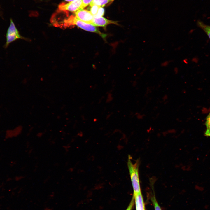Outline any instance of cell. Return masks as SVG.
Here are the masks:
<instances>
[{
	"label": "cell",
	"instance_id": "6da1fadb",
	"mask_svg": "<svg viewBox=\"0 0 210 210\" xmlns=\"http://www.w3.org/2000/svg\"><path fill=\"white\" fill-rule=\"evenodd\" d=\"M131 160V156L129 155L127 164L133 189V196H135L141 192L139 174V161L137 160L133 163Z\"/></svg>",
	"mask_w": 210,
	"mask_h": 210
},
{
	"label": "cell",
	"instance_id": "7a4b0ae2",
	"mask_svg": "<svg viewBox=\"0 0 210 210\" xmlns=\"http://www.w3.org/2000/svg\"><path fill=\"white\" fill-rule=\"evenodd\" d=\"M66 23L69 26L76 25L85 30L96 33L103 38H105L107 36L106 34L101 32L95 26L79 20L75 16L71 15L67 18Z\"/></svg>",
	"mask_w": 210,
	"mask_h": 210
},
{
	"label": "cell",
	"instance_id": "3957f363",
	"mask_svg": "<svg viewBox=\"0 0 210 210\" xmlns=\"http://www.w3.org/2000/svg\"><path fill=\"white\" fill-rule=\"evenodd\" d=\"M6 37V42L4 46V47L5 49L8 47L11 43L15 40L19 39L24 38L20 34L11 19H10V24L7 30Z\"/></svg>",
	"mask_w": 210,
	"mask_h": 210
},
{
	"label": "cell",
	"instance_id": "277c9868",
	"mask_svg": "<svg viewBox=\"0 0 210 210\" xmlns=\"http://www.w3.org/2000/svg\"><path fill=\"white\" fill-rule=\"evenodd\" d=\"M82 0H75L67 3H62L60 4L59 9L63 11H69L76 12L82 9Z\"/></svg>",
	"mask_w": 210,
	"mask_h": 210
},
{
	"label": "cell",
	"instance_id": "5b68a950",
	"mask_svg": "<svg viewBox=\"0 0 210 210\" xmlns=\"http://www.w3.org/2000/svg\"><path fill=\"white\" fill-rule=\"evenodd\" d=\"M75 16L79 20L92 24L93 15L90 11L83 9L74 12Z\"/></svg>",
	"mask_w": 210,
	"mask_h": 210
},
{
	"label": "cell",
	"instance_id": "8992f818",
	"mask_svg": "<svg viewBox=\"0 0 210 210\" xmlns=\"http://www.w3.org/2000/svg\"><path fill=\"white\" fill-rule=\"evenodd\" d=\"M110 24L118 25L116 21L110 20L102 17L93 16L92 24L94 26L101 27L106 29L107 26Z\"/></svg>",
	"mask_w": 210,
	"mask_h": 210
},
{
	"label": "cell",
	"instance_id": "52a82bcc",
	"mask_svg": "<svg viewBox=\"0 0 210 210\" xmlns=\"http://www.w3.org/2000/svg\"><path fill=\"white\" fill-rule=\"evenodd\" d=\"M134 197L136 210H145L144 204L141 192H139Z\"/></svg>",
	"mask_w": 210,
	"mask_h": 210
},
{
	"label": "cell",
	"instance_id": "ba28073f",
	"mask_svg": "<svg viewBox=\"0 0 210 210\" xmlns=\"http://www.w3.org/2000/svg\"><path fill=\"white\" fill-rule=\"evenodd\" d=\"M114 0H92L90 4V6L93 5H97L103 7L111 4Z\"/></svg>",
	"mask_w": 210,
	"mask_h": 210
},
{
	"label": "cell",
	"instance_id": "9c48e42d",
	"mask_svg": "<svg viewBox=\"0 0 210 210\" xmlns=\"http://www.w3.org/2000/svg\"><path fill=\"white\" fill-rule=\"evenodd\" d=\"M197 25L206 34L210 39V25L205 24L200 20H198L197 22Z\"/></svg>",
	"mask_w": 210,
	"mask_h": 210
},
{
	"label": "cell",
	"instance_id": "30bf717a",
	"mask_svg": "<svg viewBox=\"0 0 210 210\" xmlns=\"http://www.w3.org/2000/svg\"><path fill=\"white\" fill-rule=\"evenodd\" d=\"M205 124L206 130L204 135L206 136H210V112L206 117Z\"/></svg>",
	"mask_w": 210,
	"mask_h": 210
},
{
	"label": "cell",
	"instance_id": "8fae6325",
	"mask_svg": "<svg viewBox=\"0 0 210 210\" xmlns=\"http://www.w3.org/2000/svg\"><path fill=\"white\" fill-rule=\"evenodd\" d=\"M100 7V6L97 5H93L91 7L90 12L93 15H96Z\"/></svg>",
	"mask_w": 210,
	"mask_h": 210
},
{
	"label": "cell",
	"instance_id": "7c38bea8",
	"mask_svg": "<svg viewBox=\"0 0 210 210\" xmlns=\"http://www.w3.org/2000/svg\"><path fill=\"white\" fill-rule=\"evenodd\" d=\"M22 129L21 126H18L16 127L13 131V134L17 135L21 133Z\"/></svg>",
	"mask_w": 210,
	"mask_h": 210
},
{
	"label": "cell",
	"instance_id": "4fadbf2b",
	"mask_svg": "<svg viewBox=\"0 0 210 210\" xmlns=\"http://www.w3.org/2000/svg\"><path fill=\"white\" fill-rule=\"evenodd\" d=\"M152 201L154 204L155 210H162L155 197L152 198Z\"/></svg>",
	"mask_w": 210,
	"mask_h": 210
},
{
	"label": "cell",
	"instance_id": "5bb4252c",
	"mask_svg": "<svg viewBox=\"0 0 210 210\" xmlns=\"http://www.w3.org/2000/svg\"><path fill=\"white\" fill-rule=\"evenodd\" d=\"M104 13V9L102 7H100L96 15L99 17H102Z\"/></svg>",
	"mask_w": 210,
	"mask_h": 210
},
{
	"label": "cell",
	"instance_id": "9a60e30c",
	"mask_svg": "<svg viewBox=\"0 0 210 210\" xmlns=\"http://www.w3.org/2000/svg\"><path fill=\"white\" fill-rule=\"evenodd\" d=\"M82 0V8L83 9L85 7L87 6L89 4L91 3L92 0Z\"/></svg>",
	"mask_w": 210,
	"mask_h": 210
},
{
	"label": "cell",
	"instance_id": "2e32d148",
	"mask_svg": "<svg viewBox=\"0 0 210 210\" xmlns=\"http://www.w3.org/2000/svg\"><path fill=\"white\" fill-rule=\"evenodd\" d=\"M134 197L133 195L132 198L131 200L130 204L126 210H131L132 208L134 205Z\"/></svg>",
	"mask_w": 210,
	"mask_h": 210
},
{
	"label": "cell",
	"instance_id": "e0dca14e",
	"mask_svg": "<svg viewBox=\"0 0 210 210\" xmlns=\"http://www.w3.org/2000/svg\"><path fill=\"white\" fill-rule=\"evenodd\" d=\"M168 64H169L168 62V61H165V62H163L161 64V65L162 66H167Z\"/></svg>",
	"mask_w": 210,
	"mask_h": 210
},
{
	"label": "cell",
	"instance_id": "ac0fdd59",
	"mask_svg": "<svg viewBox=\"0 0 210 210\" xmlns=\"http://www.w3.org/2000/svg\"><path fill=\"white\" fill-rule=\"evenodd\" d=\"M69 146H68V145H66H66L64 146H63V147L65 150L66 152H68V148H69Z\"/></svg>",
	"mask_w": 210,
	"mask_h": 210
},
{
	"label": "cell",
	"instance_id": "d6986e66",
	"mask_svg": "<svg viewBox=\"0 0 210 210\" xmlns=\"http://www.w3.org/2000/svg\"><path fill=\"white\" fill-rule=\"evenodd\" d=\"M137 117L138 118L140 119H143L144 116L142 115H140V114H138V116H137Z\"/></svg>",
	"mask_w": 210,
	"mask_h": 210
},
{
	"label": "cell",
	"instance_id": "ffe728a7",
	"mask_svg": "<svg viewBox=\"0 0 210 210\" xmlns=\"http://www.w3.org/2000/svg\"><path fill=\"white\" fill-rule=\"evenodd\" d=\"M42 135L43 133L42 132H39L37 134V136L39 138H40L42 136Z\"/></svg>",
	"mask_w": 210,
	"mask_h": 210
},
{
	"label": "cell",
	"instance_id": "44dd1931",
	"mask_svg": "<svg viewBox=\"0 0 210 210\" xmlns=\"http://www.w3.org/2000/svg\"><path fill=\"white\" fill-rule=\"evenodd\" d=\"M168 98V96L167 95L165 94L164 96L162 98L163 100L164 101H165Z\"/></svg>",
	"mask_w": 210,
	"mask_h": 210
},
{
	"label": "cell",
	"instance_id": "7402d4cb",
	"mask_svg": "<svg viewBox=\"0 0 210 210\" xmlns=\"http://www.w3.org/2000/svg\"><path fill=\"white\" fill-rule=\"evenodd\" d=\"M174 71L175 73V74H177L178 73V69L177 68V67L175 68L174 69Z\"/></svg>",
	"mask_w": 210,
	"mask_h": 210
},
{
	"label": "cell",
	"instance_id": "603a6c76",
	"mask_svg": "<svg viewBox=\"0 0 210 210\" xmlns=\"http://www.w3.org/2000/svg\"><path fill=\"white\" fill-rule=\"evenodd\" d=\"M66 1L68 2H71L75 0H65Z\"/></svg>",
	"mask_w": 210,
	"mask_h": 210
},
{
	"label": "cell",
	"instance_id": "cb8c5ba5",
	"mask_svg": "<svg viewBox=\"0 0 210 210\" xmlns=\"http://www.w3.org/2000/svg\"></svg>",
	"mask_w": 210,
	"mask_h": 210
}]
</instances>
